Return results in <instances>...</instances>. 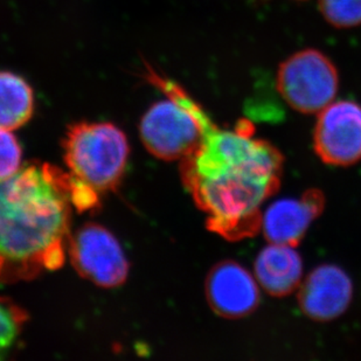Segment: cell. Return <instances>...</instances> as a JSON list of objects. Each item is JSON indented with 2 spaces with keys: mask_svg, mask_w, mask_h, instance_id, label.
I'll return each instance as SVG.
<instances>
[{
  "mask_svg": "<svg viewBox=\"0 0 361 361\" xmlns=\"http://www.w3.org/2000/svg\"><path fill=\"white\" fill-rule=\"evenodd\" d=\"M282 156L256 140L247 122L233 131L212 130L198 150L181 161V178L207 227L227 240L261 229V204L280 185Z\"/></svg>",
  "mask_w": 361,
  "mask_h": 361,
  "instance_id": "cell-1",
  "label": "cell"
},
{
  "mask_svg": "<svg viewBox=\"0 0 361 361\" xmlns=\"http://www.w3.org/2000/svg\"><path fill=\"white\" fill-rule=\"evenodd\" d=\"M71 180L59 167L33 163L0 181V283L33 280L63 266Z\"/></svg>",
  "mask_w": 361,
  "mask_h": 361,
  "instance_id": "cell-2",
  "label": "cell"
},
{
  "mask_svg": "<svg viewBox=\"0 0 361 361\" xmlns=\"http://www.w3.org/2000/svg\"><path fill=\"white\" fill-rule=\"evenodd\" d=\"M144 79L165 95V99L150 106L140 121L144 147L163 161L190 157L216 126L179 83L149 63H145Z\"/></svg>",
  "mask_w": 361,
  "mask_h": 361,
  "instance_id": "cell-3",
  "label": "cell"
},
{
  "mask_svg": "<svg viewBox=\"0 0 361 361\" xmlns=\"http://www.w3.org/2000/svg\"><path fill=\"white\" fill-rule=\"evenodd\" d=\"M71 173L99 192L120 184L129 158V143L111 123L80 122L69 126L63 140Z\"/></svg>",
  "mask_w": 361,
  "mask_h": 361,
  "instance_id": "cell-4",
  "label": "cell"
},
{
  "mask_svg": "<svg viewBox=\"0 0 361 361\" xmlns=\"http://www.w3.org/2000/svg\"><path fill=\"white\" fill-rule=\"evenodd\" d=\"M339 78L334 62L317 49L290 55L277 72V89L293 109L318 114L334 102Z\"/></svg>",
  "mask_w": 361,
  "mask_h": 361,
  "instance_id": "cell-5",
  "label": "cell"
},
{
  "mask_svg": "<svg viewBox=\"0 0 361 361\" xmlns=\"http://www.w3.org/2000/svg\"><path fill=\"white\" fill-rule=\"evenodd\" d=\"M68 254L76 271L102 288L126 282L129 263L116 238L102 226L87 224L71 235Z\"/></svg>",
  "mask_w": 361,
  "mask_h": 361,
  "instance_id": "cell-6",
  "label": "cell"
},
{
  "mask_svg": "<svg viewBox=\"0 0 361 361\" xmlns=\"http://www.w3.org/2000/svg\"><path fill=\"white\" fill-rule=\"evenodd\" d=\"M314 149L324 163L348 166L361 161V106L355 101H334L318 113Z\"/></svg>",
  "mask_w": 361,
  "mask_h": 361,
  "instance_id": "cell-7",
  "label": "cell"
},
{
  "mask_svg": "<svg viewBox=\"0 0 361 361\" xmlns=\"http://www.w3.org/2000/svg\"><path fill=\"white\" fill-rule=\"evenodd\" d=\"M206 296L215 314L236 319L252 314L259 304V284L239 263L222 261L208 274Z\"/></svg>",
  "mask_w": 361,
  "mask_h": 361,
  "instance_id": "cell-8",
  "label": "cell"
},
{
  "mask_svg": "<svg viewBox=\"0 0 361 361\" xmlns=\"http://www.w3.org/2000/svg\"><path fill=\"white\" fill-rule=\"evenodd\" d=\"M353 296V286L348 274L334 264H323L302 281L298 303L307 317L329 322L348 310Z\"/></svg>",
  "mask_w": 361,
  "mask_h": 361,
  "instance_id": "cell-9",
  "label": "cell"
},
{
  "mask_svg": "<svg viewBox=\"0 0 361 361\" xmlns=\"http://www.w3.org/2000/svg\"><path fill=\"white\" fill-rule=\"evenodd\" d=\"M324 201V195L317 190L305 192L300 198L274 201L263 212L261 231L270 243L296 247L321 214Z\"/></svg>",
  "mask_w": 361,
  "mask_h": 361,
  "instance_id": "cell-10",
  "label": "cell"
},
{
  "mask_svg": "<svg viewBox=\"0 0 361 361\" xmlns=\"http://www.w3.org/2000/svg\"><path fill=\"white\" fill-rule=\"evenodd\" d=\"M254 276L259 286L271 296H286L300 288L302 283V257L295 245L269 242L256 257Z\"/></svg>",
  "mask_w": 361,
  "mask_h": 361,
  "instance_id": "cell-11",
  "label": "cell"
},
{
  "mask_svg": "<svg viewBox=\"0 0 361 361\" xmlns=\"http://www.w3.org/2000/svg\"><path fill=\"white\" fill-rule=\"evenodd\" d=\"M35 94L28 82L12 72H0V129H19L31 120Z\"/></svg>",
  "mask_w": 361,
  "mask_h": 361,
  "instance_id": "cell-12",
  "label": "cell"
},
{
  "mask_svg": "<svg viewBox=\"0 0 361 361\" xmlns=\"http://www.w3.org/2000/svg\"><path fill=\"white\" fill-rule=\"evenodd\" d=\"M26 322V311L8 298L0 297V359L17 343Z\"/></svg>",
  "mask_w": 361,
  "mask_h": 361,
  "instance_id": "cell-13",
  "label": "cell"
},
{
  "mask_svg": "<svg viewBox=\"0 0 361 361\" xmlns=\"http://www.w3.org/2000/svg\"><path fill=\"white\" fill-rule=\"evenodd\" d=\"M324 19L337 28L361 25V0H318Z\"/></svg>",
  "mask_w": 361,
  "mask_h": 361,
  "instance_id": "cell-14",
  "label": "cell"
},
{
  "mask_svg": "<svg viewBox=\"0 0 361 361\" xmlns=\"http://www.w3.org/2000/svg\"><path fill=\"white\" fill-rule=\"evenodd\" d=\"M21 147L8 130L0 129V181L12 177L21 167Z\"/></svg>",
  "mask_w": 361,
  "mask_h": 361,
  "instance_id": "cell-15",
  "label": "cell"
}]
</instances>
